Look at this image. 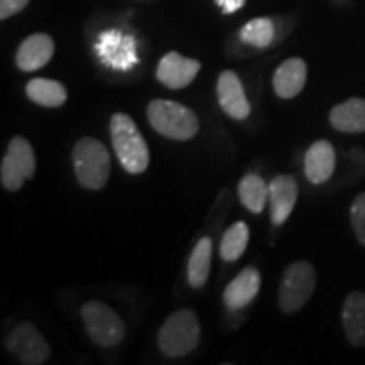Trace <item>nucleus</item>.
<instances>
[{
  "instance_id": "2",
  "label": "nucleus",
  "mask_w": 365,
  "mask_h": 365,
  "mask_svg": "<svg viewBox=\"0 0 365 365\" xmlns=\"http://www.w3.org/2000/svg\"><path fill=\"white\" fill-rule=\"evenodd\" d=\"M202 336V328L193 309H178L163 323L158 335L159 350L166 357H185L196 350Z\"/></svg>"
},
{
  "instance_id": "16",
  "label": "nucleus",
  "mask_w": 365,
  "mask_h": 365,
  "mask_svg": "<svg viewBox=\"0 0 365 365\" xmlns=\"http://www.w3.org/2000/svg\"><path fill=\"white\" fill-rule=\"evenodd\" d=\"M308 78L307 63L301 58H289L282 61L274 71L272 86L276 95L282 100L294 98L304 88Z\"/></svg>"
},
{
  "instance_id": "5",
  "label": "nucleus",
  "mask_w": 365,
  "mask_h": 365,
  "mask_svg": "<svg viewBox=\"0 0 365 365\" xmlns=\"http://www.w3.org/2000/svg\"><path fill=\"white\" fill-rule=\"evenodd\" d=\"M317 289V271L308 261L289 264L279 284V307L284 313H296L312 298Z\"/></svg>"
},
{
  "instance_id": "25",
  "label": "nucleus",
  "mask_w": 365,
  "mask_h": 365,
  "mask_svg": "<svg viewBox=\"0 0 365 365\" xmlns=\"http://www.w3.org/2000/svg\"><path fill=\"white\" fill-rule=\"evenodd\" d=\"M29 0H0V19L6 21L9 17L16 16L24 11Z\"/></svg>"
},
{
  "instance_id": "22",
  "label": "nucleus",
  "mask_w": 365,
  "mask_h": 365,
  "mask_svg": "<svg viewBox=\"0 0 365 365\" xmlns=\"http://www.w3.org/2000/svg\"><path fill=\"white\" fill-rule=\"evenodd\" d=\"M249 227L245 222H235L223 232L222 242H220V257L225 262H235L239 261L247 249L249 244Z\"/></svg>"
},
{
  "instance_id": "17",
  "label": "nucleus",
  "mask_w": 365,
  "mask_h": 365,
  "mask_svg": "<svg viewBox=\"0 0 365 365\" xmlns=\"http://www.w3.org/2000/svg\"><path fill=\"white\" fill-rule=\"evenodd\" d=\"M341 325L350 345H365V293L362 291H354L345 298L341 308Z\"/></svg>"
},
{
  "instance_id": "4",
  "label": "nucleus",
  "mask_w": 365,
  "mask_h": 365,
  "mask_svg": "<svg viewBox=\"0 0 365 365\" xmlns=\"http://www.w3.org/2000/svg\"><path fill=\"white\" fill-rule=\"evenodd\" d=\"M73 168L76 180L86 190H102L110 178V154L100 140L81 137L73 148Z\"/></svg>"
},
{
  "instance_id": "18",
  "label": "nucleus",
  "mask_w": 365,
  "mask_h": 365,
  "mask_svg": "<svg viewBox=\"0 0 365 365\" xmlns=\"http://www.w3.org/2000/svg\"><path fill=\"white\" fill-rule=\"evenodd\" d=\"M330 125L335 130L345 134H360L365 132V98H349L330 110Z\"/></svg>"
},
{
  "instance_id": "14",
  "label": "nucleus",
  "mask_w": 365,
  "mask_h": 365,
  "mask_svg": "<svg viewBox=\"0 0 365 365\" xmlns=\"http://www.w3.org/2000/svg\"><path fill=\"white\" fill-rule=\"evenodd\" d=\"M336 154L331 143L322 139L309 145L304 154V175L313 185H323L335 173Z\"/></svg>"
},
{
  "instance_id": "11",
  "label": "nucleus",
  "mask_w": 365,
  "mask_h": 365,
  "mask_svg": "<svg viewBox=\"0 0 365 365\" xmlns=\"http://www.w3.org/2000/svg\"><path fill=\"white\" fill-rule=\"evenodd\" d=\"M200 68H202V65L196 59L186 58L180 53L171 51L161 58L156 70V76L168 88L180 90L188 86L196 78Z\"/></svg>"
},
{
  "instance_id": "10",
  "label": "nucleus",
  "mask_w": 365,
  "mask_h": 365,
  "mask_svg": "<svg viewBox=\"0 0 365 365\" xmlns=\"http://www.w3.org/2000/svg\"><path fill=\"white\" fill-rule=\"evenodd\" d=\"M218 103L222 110L234 120H245L250 115V103L244 86L235 71L225 70L220 73L217 81Z\"/></svg>"
},
{
  "instance_id": "15",
  "label": "nucleus",
  "mask_w": 365,
  "mask_h": 365,
  "mask_svg": "<svg viewBox=\"0 0 365 365\" xmlns=\"http://www.w3.org/2000/svg\"><path fill=\"white\" fill-rule=\"evenodd\" d=\"M259 289H261V272L255 267H245L228 282L223 291V303L228 309L237 312L252 303Z\"/></svg>"
},
{
  "instance_id": "8",
  "label": "nucleus",
  "mask_w": 365,
  "mask_h": 365,
  "mask_svg": "<svg viewBox=\"0 0 365 365\" xmlns=\"http://www.w3.org/2000/svg\"><path fill=\"white\" fill-rule=\"evenodd\" d=\"M6 346L14 357L26 365L46 364L51 354L48 341L43 339L38 328L29 322L21 323L9 333Z\"/></svg>"
},
{
  "instance_id": "9",
  "label": "nucleus",
  "mask_w": 365,
  "mask_h": 365,
  "mask_svg": "<svg viewBox=\"0 0 365 365\" xmlns=\"http://www.w3.org/2000/svg\"><path fill=\"white\" fill-rule=\"evenodd\" d=\"M97 53L103 65L117 71H129L137 63L135 39L120 31H107L100 34Z\"/></svg>"
},
{
  "instance_id": "3",
  "label": "nucleus",
  "mask_w": 365,
  "mask_h": 365,
  "mask_svg": "<svg viewBox=\"0 0 365 365\" xmlns=\"http://www.w3.org/2000/svg\"><path fill=\"white\" fill-rule=\"evenodd\" d=\"M148 120L154 130L173 140H190L200 130L196 113L173 100H153L148 105Z\"/></svg>"
},
{
  "instance_id": "23",
  "label": "nucleus",
  "mask_w": 365,
  "mask_h": 365,
  "mask_svg": "<svg viewBox=\"0 0 365 365\" xmlns=\"http://www.w3.org/2000/svg\"><path fill=\"white\" fill-rule=\"evenodd\" d=\"M239 36L245 44L254 48H267L276 36V26L267 17H257L242 27Z\"/></svg>"
},
{
  "instance_id": "20",
  "label": "nucleus",
  "mask_w": 365,
  "mask_h": 365,
  "mask_svg": "<svg viewBox=\"0 0 365 365\" xmlns=\"http://www.w3.org/2000/svg\"><path fill=\"white\" fill-rule=\"evenodd\" d=\"M213 242L210 237H202L195 245L188 262V282L193 287H203L212 269Z\"/></svg>"
},
{
  "instance_id": "13",
  "label": "nucleus",
  "mask_w": 365,
  "mask_h": 365,
  "mask_svg": "<svg viewBox=\"0 0 365 365\" xmlns=\"http://www.w3.org/2000/svg\"><path fill=\"white\" fill-rule=\"evenodd\" d=\"M54 54V41L44 33L31 34L22 41L16 53V65L21 71H36L48 65Z\"/></svg>"
},
{
  "instance_id": "26",
  "label": "nucleus",
  "mask_w": 365,
  "mask_h": 365,
  "mask_svg": "<svg viewBox=\"0 0 365 365\" xmlns=\"http://www.w3.org/2000/svg\"><path fill=\"white\" fill-rule=\"evenodd\" d=\"M218 7L222 9L223 14H234L237 11H240L242 7H244L245 0H217Z\"/></svg>"
},
{
  "instance_id": "12",
  "label": "nucleus",
  "mask_w": 365,
  "mask_h": 365,
  "mask_svg": "<svg viewBox=\"0 0 365 365\" xmlns=\"http://www.w3.org/2000/svg\"><path fill=\"white\" fill-rule=\"evenodd\" d=\"M298 202V182L293 176L279 175L269 182V203H271V222L282 225Z\"/></svg>"
},
{
  "instance_id": "7",
  "label": "nucleus",
  "mask_w": 365,
  "mask_h": 365,
  "mask_svg": "<svg viewBox=\"0 0 365 365\" xmlns=\"http://www.w3.org/2000/svg\"><path fill=\"white\" fill-rule=\"evenodd\" d=\"M36 175V156L33 145L24 137H12L0 166V181L7 191H19L26 180Z\"/></svg>"
},
{
  "instance_id": "24",
  "label": "nucleus",
  "mask_w": 365,
  "mask_h": 365,
  "mask_svg": "<svg viewBox=\"0 0 365 365\" xmlns=\"http://www.w3.org/2000/svg\"><path fill=\"white\" fill-rule=\"evenodd\" d=\"M350 222H352L355 237L365 247V193L355 196L350 207Z\"/></svg>"
},
{
  "instance_id": "6",
  "label": "nucleus",
  "mask_w": 365,
  "mask_h": 365,
  "mask_svg": "<svg viewBox=\"0 0 365 365\" xmlns=\"http://www.w3.org/2000/svg\"><path fill=\"white\" fill-rule=\"evenodd\" d=\"M81 319L93 344L115 346L124 340L125 325L120 317L102 301H88L81 307Z\"/></svg>"
},
{
  "instance_id": "21",
  "label": "nucleus",
  "mask_w": 365,
  "mask_h": 365,
  "mask_svg": "<svg viewBox=\"0 0 365 365\" xmlns=\"http://www.w3.org/2000/svg\"><path fill=\"white\" fill-rule=\"evenodd\" d=\"M239 198L249 212L259 215L269 200V185L259 175L244 176L239 182Z\"/></svg>"
},
{
  "instance_id": "1",
  "label": "nucleus",
  "mask_w": 365,
  "mask_h": 365,
  "mask_svg": "<svg viewBox=\"0 0 365 365\" xmlns=\"http://www.w3.org/2000/svg\"><path fill=\"white\" fill-rule=\"evenodd\" d=\"M110 137L118 161L129 175H140L148 170L150 159L148 143L127 113H113Z\"/></svg>"
},
{
  "instance_id": "27",
  "label": "nucleus",
  "mask_w": 365,
  "mask_h": 365,
  "mask_svg": "<svg viewBox=\"0 0 365 365\" xmlns=\"http://www.w3.org/2000/svg\"><path fill=\"white\" fill-rule=\"evenodd\" d=\"M330 2L335 4V6H339V7L350 6V0H330Z\"/></svg>"
},
{
  "instance_id": "19",
  "label": "nucleus",
  "mask_w": 365,
  "mask_h": 365,
  "mask_svg": "<svg viewBox=\"0 0 365 365\" xmlns=\"http://www.w3.org/2000/svg\"><path fill=\"white\" fill-rule=\"evenodd\" d=\"M26 95L31 102L41 105V107L56 108L65 105L68 91L65 85L56 80L49 78H34L26 85Z\"/></svg>"
}]
</instances>
